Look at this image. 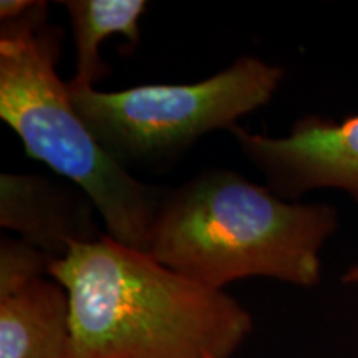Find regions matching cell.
<instances>
[{
    "mask_svg": "<svg viewBox=\"0 0 358 358\" xmlns=\"http://www.w3.org/2000/svg\"><path fill=\"white\" fill-rule=\"evenodd\" d=\"M48 275L69 295L75 358H231L252 332L226 290L108 234L71 245Z\"/></svg>",
    "mask_w": 358,
    "mask_h": 358,
    "instance_id": "obj_1",
    "label": "cell"
},
{
    "mask_svg": "<svg viewBox=\"0 0 358 358\" xmlns=\"http://www.w3.org/2000/svg\"><path fill=\"white\" fill-rule=\"evenodd\" d=\"M338 226L332 204L282 199L214 166L164 187L146 252L213 289L249 277L310 289L320 284V250Z\"/></svg>",
    "mask_w": 358,
    "mask_h": 358,
    "instance_id": "obj_2",
    "label": "cell"
},
{
    "mask_svg": "<svg viewBox=\"0 0 358 358\" xmlns=\"http://www.w3.org/2000/svg\"><path fill=\"white\" fill-rule=\"evenodd\" d=\"M64 30L34 0L24 15L0 20V118L15 131L29 158L42 161L95 204L106 234L148 249L164 187L148 185L103 150L58 77Z\"/></svg>",
    "mask_w": 358,
    "mask_h": 358,
    "instance_id": "obj_3",
    "label": "cell"
},
{
    "mask_svg": "<svg viewBox=\"0 0 358 358\" xmlns=\"http://www.w3.org/2000/svg\"><path fill=\"white\" fill-rule=\"evenodd\" d=\"M284 75L280 66L244 55L196 83L69 90L80 118L120 166L166 171L204 134L229 131L267 105Z\"/></svg>",
    "mask_w": 358,
    "mask_h": 358,
    "instance_id": "obj_4",
    "label": "cell"
},
{
    "mask_svg": "<svg viewBox=\"0 0 358 358\" xmlns=\"http://www.w3.org/2000/svg\"><path fill=\"white\" fill-rule=\"evenodd\" d=\"M229 133L279 198L297 201L308 191L340 189L358 204V115L342 122L307 115L287 136L250 133L239 124Z\"/></svg>",
    "mask_w": 358,
    "mask_h": 358,
    "instance_id": "obj_5",
    "label": "cell"
},
{
    "mask_svg": "<svg viewBox=\"0 0 358 358\" xmlns=\"http://www.w3.org/2000/svg\"><path fill=\"white\" fill-rule=\"evenodd\" d=\"M95 204L80 187H70L42 174H0V226L52 261L66 256L71 245L95 243Z\"/></svg>",
    "mask_w": 358,
    "mask_h": 358,
    "instance_id": "obj_6",
    "label": "cell"
},
{
    "mask_svg": "<svg viewBox=\"0 0 358 358\" xmlns=\"http://www.w3.org/2000/svg\"><path fill=\"white\" fill-rule=\"evenodd\" d=\"M0 358H75L69 295L50 275L0 294Z\"/></svg>",
    "mask_w": 358,
    "mask_h": 358,
    "instance_id": "obj_7",
    "label": "cell"
},
{
    "mask_svg": "<svg viewBox=\"0 0 358 358\" xmlns=\"http://www.w3.org/2000/svg\"><path fill=\"white\" fill-rule=\"evenodd\" d=\"M69 13L71 37L75 42V77L71 88H95L93 85L110 75L103 62L100 45L106 38L122 35L136 48L141 42V17L148 3L145 0H64Z\"/></svg>",
    "mask_w": 358,
    "mask_h": 358,
    "instance_id": "obj_8",
    "label": "cell"
},
{
    "mask_svg": "<svg viewBox=\"0 0 358 358\" xmlns=\"http://www.w3.org/2000/svg\"><path fill=\"white\" fill-rule=\"evenodd\" d=\"M52 259L22 239L0 241V294L10 292L38 277L48 275Z\"/></svg>",
    "mask_w": 358,
    "mask_h": 358,
    "instance_id": "obj_9",
    "label": "cell"
},
{
    "mask_svg": "<svg viewBox=\"0 0 358 358\" xmlns=\"http://www.w3.org/2000/svg\"><path fill=\"white\" fill-rule=\"evenodd\" d=\"M34 0H2L0 2V20H10L24 13L32 7Z\"/></svg>",
    "mask_w": 358,
    "mask_h": 358,
    "instance_id": "obj_10",
    "label": "cell"
},
{
    "mask_svg": "<svg viewBox=\"0 0 358 358\" xmlns=\"http://www.w3.org/2000/svg\"><path fill=\"white\" fill-rule=\"evenodd\" d=\"M342 282L347 285H358V262L350 268H347L345 274L342 275Z\"/></svg>",
    "mask_w": 358,
    "mask_h": 358,
    "instance_id": "obj_11",
    "label": "cell"
},
{
    "mask_svg": "<svg viewBox=\"0 0 358 358\" xmlns=\"http://www.w3.org/2000/svg\"><path fill=\"white\" fill-rule=\"evenodd\" d=\"M209 358H214V357H209Z\"/></svg>",
    "mask_w": 358,
    "mask_h": 358,
    "instance_id": "obj_12",
    "label": "cell"
}]
</instances>
